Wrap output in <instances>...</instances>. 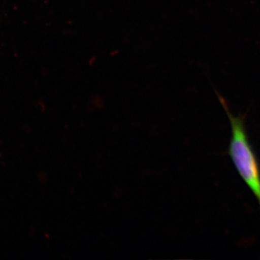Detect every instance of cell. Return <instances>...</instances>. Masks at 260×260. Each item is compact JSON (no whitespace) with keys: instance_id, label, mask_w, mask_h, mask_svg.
Returning <instances> with one entry per match:
<instances>
[{"instance_id":"cell-1","label":"cell","mask_w":260,"mask_h":260,"mask_svg":"<svg viewBox=\"0 0 260 260\" xmlns=\"http://www.w3.org/2000/svg\"><path fill=\"white\" fill-rule=\"evenodd\" d=\"M219 102L226 112L232 129L229 143V156L232 160L243 181L255 197L260 208V166L257 157L250 143L245 123V116L234 115L230 111L226 101L215 90Z\"/></svg>"}]
</instances>
